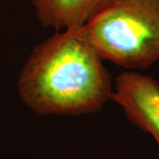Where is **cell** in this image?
I'll return each mask as SVG.
<instances>
[{
	"mask_svg": "<svg viewBox=\"0 0 159 159\" xmlns=\"http://www.w3.org/2000/svg\"><path fill=\"white\" fill-rule=\"evenodd\" d=\"M111 101L133 125L153 137L159 154L158 81L150 75L126 70L115 80Z\"/></svg>",
	"mask_w": 159,
	"mask_h": 159,
	"instance_id": "3",
	"label": "cell"
},
{
	"mask_svg": "<svg viewBox=\"0 0 159 159\" xmlns=\"http://www.w3.org/2000/svg\"><path fill=\"white\" fill-rule=\"evenodd\" d=\"M39 22L57 31L80 28L110 6L113 0H30Z\"/></svg>",
	"mask_w": 159,
	"mask_h": 159,
	"instance_id": "4",
	"label": "cell"
},
{
	"mask_svg": "<svg viewBox=\"0 0 159 159\" xmlns=\"http://www.w3.org/2000/svg\"><path fill=\"white\" fill-rule=\"evenodd\" d=\"M86 26L57 31L34 47L17 80L19 96L42 115L97 112L111 100V74Z\"/></svg>",
	"mask_w": 159,
	"mask_h": 159,
	"instance_id": "1",
	"label": "cell"
},
{
	"mask_svg": "<svg viewBox=\"0 0 159 159\" xmlns=\"http://www.w3.org/2000/svg\"><path fill=\"white\" fill-rule=\"evenodd\" d=\"M85 26L104 60L128 71L159 61V0H113Z\"/></svg>",
	"mask_w": 159,
	"mask_h": 159,
	"instance_id": "2",
	"label": "cell"
}]
</instances>
